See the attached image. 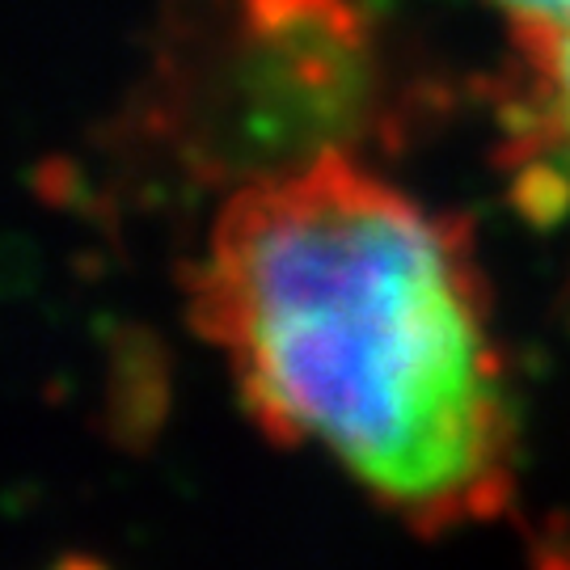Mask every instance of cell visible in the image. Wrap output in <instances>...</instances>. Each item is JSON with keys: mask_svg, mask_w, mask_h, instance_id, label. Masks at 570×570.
<instances>
[{"mask_svg": "<svg viewBox=\"0 0 570 570\" xmlns=\"http://www.w3.org/2000/svg\"><path fill=\"white\" fill-rule=\"evenodd\" d=\"M183 287L275 444L326 452L414 532L511 503L508 360L456 220L326 148L245 178Z\"/></svg>", "mask_w": 570, "mask_h": 570, "instance_id": "obj_1", "label": "cell"}, {"mask_svg": "<svg viewBox=\"0 0 570 570\" xmlns=\"http://www.w3.org/2000/svg\"><path fill=\"white\" fill-rule=\"evenodd\" d=\"M515 51L524 63V115L553 161L570 174V18L520 26Z\"/></svg>", "mask_w": 570, "mask_h": 570, "instance_id": "obj_2", "label": "cell"}, {"mask_svg": "<svg viewBox=\"0 0 570 570\" xmlns=\"http://www.w3.org/2000/svg\"><path fill=\"white\" fill-rule=\"evenodd\" d=\"M511 18V30L520 26H546V21H567L570 0H494Z\"/></svg>", "mask_w": 570, "mask_h": 570, "instance_id": "obj_3", "label": "cell"}]
</instances>
